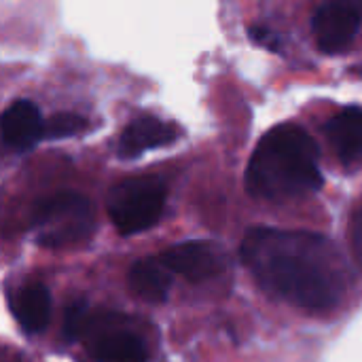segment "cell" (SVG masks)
<instances>
[{
  "label": "cell",
  "mask_w": 362,
  "mask_h": 362,
  "mask_svg": "<svg viewBox=\"0 0 362 362\" xmlns=\"http://www.w3.org/2000/svg\"><path fill=\"white\" fill-rule=\"evenodd\" d=\"M240 255L265 293L303 312H331L346 297V261L320 233L255 227L246 233Z\"/></svg>",
  "instance_id": "obj_1"
},
{
  "label": "cell",
  "mask_w": 362,
  "mask_h": 362,
  "mask_svg": "<svg viewBox=\"0 0 362 362\" xmlns=\"http://www.w3.org/2000/svg\"><path fill=\"white\" fill-rule=\"evenodd\" d=\"M318 144L295 123L272 127L257 144L246 168V191L252 197L284 202L322 189Z\"/></svg>",
  "instance_id": "obj_2"
},
{
  "label": "cell",
  "mask_w": 362,
  "mask_h": 362,
  "mask_svg": "<svg viewBox=\"0 0 362 362\" xmlns=\"http://www.w3.org/2000/svg\"><path fill=\"white\" fill-rule=\"evenodd\" d=\"M93 206L74 191H59L40 199L32 212L36 242L47 248H62L87 242L93 233Z\"/></svg>",
  "instance_id": "obj_3"
},
{
  "label": "cell",
  "mask_w": 362,
  "mask_h": 362,
  "mask_svg": "<svg viewBox=\"0 0 362 362\" xmlns=\"http://www.w3.org/2000/svg\"><path fill=\"white\" fill-rule=\"evenodd\" d=\"M168 187L159 176H134L106 195V212L121 235H136L157 225L165 208Z\"/></svg>",
  "instance_id": "obj_4"
},
{
  "label": "cell",
  "mask_w": 362,
  "mask_h": 362,
  "mask_svg": "<svg viewBox=\"0 0 362 362\" xmlns=\"http://www.w3.org/2000/svg\"><path fill=\"white\" fill-rule=\"evenodd\" d=\"M121 318L104 316L87 322L89 354L95 362H148V350L144 341L129 329L119 325Z\"/></svg>",
  "instance_id": "obj_5"
},
{
  "label": "cell",
  "mask_w": 362,
  "mask_h": 362,
  "mask_svg": "<svg viewBox=\"0 0 362 362\" xmlns=\"http://www.w3.org/2000/svg\"><path fill=\"white\" fill-rule=\"evenodd\" d=\"M362 25V0H327L312 19L320 51L339 53L352 45Z\"/></svg>",
  "instance_id": "obj_6"
},
{
  "label": "cell",
  "mask_w": 362,
  "mask_h": 362,
  "mask_svg": "<svg viewBox=\"0 0 362 362\" xmlns=\"http://www.w3.org/2000/svg\"><path fill=\"white\" fill-rule=\"evenodd\" d=\"M159 259L172 274L182 276L189 282L210 280L227 267V255L223 252V248L204 240L180 242L163 250Z\"/></svg>",
  "instance_id": "obj_7"
},
{
  "label": "cell",
  "mask_w": 362,
  "mask_h": 362,
  "mask_svg": "<svg viewBox=\"0 0 362 362\" xmlns=\"http://www.w3.org/2000/svg\"><path fill=\"white\" fill-rule=\"evenodd\" d=\"M2 142L6 148L25 153L34 148L40 138H45V121L38 106L30 100H15L4 112L0 121Z\"/></svg>",
  "instance_id": "obj_8"
},
{
  "label": "cell",
  "mask_w": 362,
  "mask_h": 362,
  "mask_svg": "<svg viewBox=\"0 0 362 362\" xmlns=\"http://www.w3.org/2000/svg\"><path fill=\"white\" fill-rule=\"evenodd\" d=\"M178 136L180 129L174 123L161 121L157 117H138L123 129L119 138V155L123 159H136L151 148L174 144Z\"/></svg>",
  "instance_id": "obj_9"
},
{
  "label": "cell",
  "mask_w": 362,
  "mask_h": 362,
  "mask_svg": "<svg viewBox=\"0 0 362 362\" xmlns=\"http://www.w3.org/2000/svg\"><path fill=\"white\" fill-rule=\"evenodd\" d=\"M339 161L348 168H362V106H346L325 125Z\"/></svg>",
  "instance_id": "obj_10"
},
{
  "label": "cell",
  "mask_w": 362,
  "mask_h": 362,
  "mask_svg": "<svg viewBox=\"0 0 362 362\" xmlns=\"http://www.w3.org/2000/svg\"><path fill=\"white\" fill-rule=\"evenodd\" d=\"M11 308L23 333L38 335L47 329L51 318V295L45 284L28 282L13 295Z\"/></svg>",
  "instance_id": "obj_11"
},
{
  "label": "cell",
  "mask_w": 362,
  "mask_h": 362,
  "mask_svg": "<svg viewBox=\"0 0 362 362\" xmlns=\"http://www.w3.org/2000/svg\"><path fill=\"white\" fill-rule=\"evenodd\" d=\"M172 272L165 263L157 259H140L132 265L127 282L134 295H138L146 303H163L172 288Z\"/></svg>",
  "instance_id": "obj_12"
},
{
  "label": "cell",
  "mask_w": 362,
  "mask_h": 362,
  "mask_svg": "<svg viewBox=\"0 0 362 362\" xmlns=\"http://www.w3.org/2000/svg\"><path fill=\"white\" fill-rule=\"evenodd\" d=\"M87 127V119L76 112H57L45 123V138L62 140L81 134Z\"/></svg>",
  "instance_id": "obj_13"
},
{
  "label": "cell",
  "mask_w": 362,
  "mask_h": 362,
  "mask_svg": "<svg viewBox=\"0 0 362 362\" xmlns=\"http://www.w3.org/2000/svg\"><path fill=\"white\" fill-rule=\"evenodd\" d=\"M89 316H87V303L74 301L64 312V337L68 341H76L81 335H85Z\"/></svg>",
  "instance_id": "obj_14"
},
{
  "label": "cell",
  "mask_w": 362,
  "mask_h": 362,
  "mask_svg": "<svg viewBox=\"0 0 362 362\" xmlns=\"http://www.w3.org/2000/svg\"><path fill=\"white\" fill-rule=\"evenodd\" d=\"M350 244H352L354 259L362 272V206L354 212L352 223H350Z\"/></svg>",
  "instance_id": "obj_15"
},
{
  "label": "cell",
  "mask_w": 362,
  "mask_h": 362,
  "mask_svg": "<svg viewBox=\"0 0 362 362\" xmlns=\"http://www.w3.org/2000/svg\"><path fill=\"white\" fill-rule=\"evenodd\" d=\"M250 36H252V40H257V42H261V45H267V47H272V49H278L276 34H274L272 30H265V28L255 25V28L250 30Z\"/></svg>",
  "instance_id": "obj_16"
}]
</instances>
